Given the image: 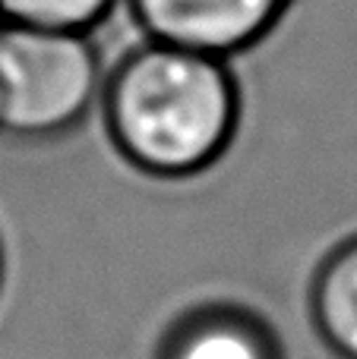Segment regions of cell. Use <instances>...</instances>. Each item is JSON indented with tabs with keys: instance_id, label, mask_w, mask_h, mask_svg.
Segmentation results:
<instances>
[{
	"instance_id": "5b68a950",
	"label": "cell",
	"mask_w": 357,
	"mask_h": 359,
	"mask_svg": "<svg viewBox=\"0 0 357 359\" xmlns=\"http://www.w3.org/2000/svg\"><path fill=\"white\" fill-rule=\"evenodd\" d=\"M307 306L323 347L335 359H357V233L320 262Z\"/></svg>"
},
{
	"instance_id": "6da1fadb",
	"label": "cell",
	"mask_w": 357,
	"mask_h": 359,
	"mask_svg": "<svg viewBox=\"0 0 357 359\" xmlns=\"http://www.w3.org/2000/svg\"><path fill=\"white\" fill-rule=\"evenodd\" d=\"M98 114L126 168L177 183L231 151L244 98L231 60L143 38L105 69Z\"/></svg>"
},
{
	"instance_id": "7a4b0ae2",
	"label": "cell",
	"mask_w": 357,
	"mask_h": 359,
	"mask_svg": "<svg viewBox=\"0 0 357 359\" xmlns=\"http://www.w3.org/2000/svg\"><path fill=\"white\" fill-rule=\"evenodd\" d=\"M105 63L92 35L0 22V136L54 142L98 111Z\"/></svg>"
},
{
	"instance_id": "3957f363",
	"label": "cell",
	"mask_w": 357,
	"mask_h": 359,
	"mask_svg": "<svg viewBox=\"0 0 357 359\" xmlns=\"http://www.w3.org/2000/svg\"><path fill=\"white\" fill-rule=\"evenodd\" d=\"M145 41L234 57L259 48L297 0H124Z\"/></svg>"
},
{
	"instance_id": "52a82bcc",
	"label": "cell",
	"mask_w": 357,
	"mask_h": 359,
	"mask_svg": "<svg viewBox=\"0 0 357 359\" xmlns=\"http://www.w3.org/2000/svg\"><path fill=\"white\" fill-rule=\"evenodd\" d=\"M0 287H4V246H0Z\"/></svg>"
},
{
	"instance_id": "277c9868",
	"label": "cell",
	"mask_w": 357,
	"mask_h": 359,
	"mask_svg": "<svg viewBox=\"0 0 357 359\" xmlns=\"http://www.w3.org/2000/svg\"><path fill=\"white\" fill-rule=\"evenodd\" d=\"M158 359H285V350L263 316L215 303L183 312L164 331Z\"/></svg>"
},
{
	"instance_id": "8992f818",
	"label": "cell",
	"mask_w": 357,
	"mask_h": 359,
	"mask_svg": "<svg viewBox=\"0 0 357 359\" xmlns=\"http://www.w3.org/2000/svg\"><path fill=\"white\" fill-rule=\"evenodd\" d=\"M124 0H0V22L92 35Z\"/></svg>"
}]
</instances>
